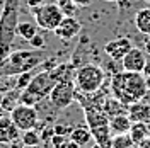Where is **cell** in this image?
<instances>
[{"instance_id":"1","label":"cell","mask_w":150,"mask_h":148,"mask_svg":"<svg viewBox=\"0 0 150 148\" xmlns=\"http://www.w3.org/2000/svg\"><path fill=\"white\" fill-rule=\"evenodd\" d=\"M111 92L114 99H118L126 106L138 102L145 99V95L149 92L147 77L138 72H126V70L114 73L111 80Z\"/></svg>"},{"instance_id":"2","label":"cell","mask_w":150,"mask_h":148,"mask_svg":"<svg viewBox=\"0 0 150 148\" xmlns=\"http://www.w3.org/2000/svg\"><path fill=\"white\" fill-rule=\"evenodd\" d=\"M68 65H60L55 70L50 72H41V73L34 75L31 78V82L26 89L21 90V97H19V104H28V106H38L41 101H45L50 97V92L53 90L55 83L63 78L67 75H58L60 72L67 70Z\"/></svg>"},{"instance_id":"3","label":"cell","mask_w":150,"mask_h":148,"mask_svg":"<svg viewBox=\"0 0 150 148\" xmlns=\"http://www.w3.org/2000/svg\"><path fill=\"white\" fill-rule=\"evenodd\" d=\"M45 60V49H17L10 51L0 66V77H19L31 72L33 68L41 65Z\"/></svg>"},{"instance_id":"4","label":"cell","mask_w":150,"mask_h":148,"mask_svg":"<svg viewBox=\"0 0 150 148\" xmlns=\"http://www.w3.org/2000/svg\"><path fill=\"white\" fill-rule=\"evenodd\" d=\"M19 0H4V14L0 19V66L10 55V46L17 36Z\"/></svg>"},{"instance_id":"5","label":"cell","mask_w":150,"mask_h":148,"mask_svg":"<svg viewBox=\"0 0 150 148\" xmlns=\"http://www.w3.org/2000/svg\"><path fill=\"white\" fill-rule=\"evenodd\" d=\"M106 78V72L96 63H87L75 70L74 73V83L77 92L80 94H94L101 90Z\"/></svg>"},{"instance_id":"6","label":"cell","mask_w":150,"mask_h":148,"mask_svg":"<svg viewBox=\"0 0 150 148\" xmlns=\"http://www.w3.org/2000/svg\"><path fill=\"white\" fill-rule=\"evenodd\" d=\"M33 16L36 20V26L43 31H55L65 17L62 7L55 2H48V4H41L39 7H34Z\"/></svg>"},{"instance_id":"7","label":"cell","mask_w":150,"mask_h":148,"mask_svg":"<svg viewBox=\"0 0 150 148\" xmlns=\"http://www.w3.org/2000/svg\"><path fill=\"white\" fill-rule=\"evenodd\" d=\"M48 99L60 111H63L68 106H72L75 99H77V89H75V83H74V77L70 78V75H67L63 78H60L55 83L53 90L50 92Z\"/></svg>"},{"instance_id":"8","label":"cell","mask_w":150,"mask_h":148,"mask_svg":"<svg viewBox=\"0 0 150 148\" xmlns=\"http://www.w3.org/2000/svg\"><path fill=\"white\" fill-rule=\"evenodd\" d=\"M10 119L21 131L36 130L39 124V112L36 106H28V104H17L10 111Z\"/></svg>"},{"instance_id":"9","label":"cell","mask_w":150,"mask_h":148,"mask_svg":"<svg viewBox=\"0 0 150 148\" xmlns=\"http://www.w3.org/2000/svg\"><path fill=\"white\" fill-rule=\"evenodd\" d=\"M147 58H149V55H147L142 48L133 46L130 51L125 55V58L121 60L123 70L143 73V72H145V66H147Z\"/></svg>"},{"instance_id":"10","label":"cell","mask_w":150,"mask_h":148,"mask_svg":"<svg viewBox=\"0 0 150 148\" xmlns=\"http://www.w3.org/2000/svg\"><path fill=\"white\" fill-rule=\"evenodd\" d=\"M133 48V41L128 36H120L104 44V53L111 58L112 61H121L125 55Z\"/></svg>"},{"instance_id":"11","label":"cell","mask_w":150,"mask_h":148,"mask_svg":"<svg viewBox=\"0 0 150 148\" xmlns=\"http://www.w3.org/2000/svg\"><path fill=\"white\" fill-rule=\"evenodd\" d=\"M80 31H82L80 20L75 19L74 16H65L63 20L60 22V26H58L53 32H55L60 39H63V41H72V39H75V37L80 34Z\"/></svg>"},{"instance_id":"12","label":"cell","mask_w":150,"mask_h":148,"mask_svg":"<svg viewBox=\"0 0 150 148\" xmlns=\"http://www.w3.org/2000/svg\"><path fill=\"white\" fill-rule=\"evenodd\" d=\"M21 135V130L14 124L10 116H0V143H12Z\"/></svg>"},{"instance_id":"13","label":"cell","mask_w":150,"mask_h":148,"mask_svg":"<svg viewBox=\"0 0 150 148\" xmlns=\"http://www.w3.org/2000/svg\"><path fill=\"white\" fill-rule=\"evenodd\" d=\"M128 116L133 123H150V104L142 99L138 102H133L128 106Z\"/></svg>"},{"instance_id":"14","label":"cell","mask_w":150,"mask_h":148,"mask_svg":"<svg viewBox=\"0 0 150 148\" xmlns=\"http://www.w3.org/2000/svg\"><path fill=\"white\" fill-rule=\"evenodd\" d=\"M131 124H133V121L130 119L128 114H120V116H114L109 119V130H111L112 136L114 135H125V133H130Z\"/></svg>"},{"instance_id":"15","label":"cell","mask_w":150,"mask_h":148,"mask_svg":"<svg viewBox=\"0 0 150 148\" xmlns=\"http://www.w3.org/2000/svg\"><path fill=\"white\" fill-rule=\"evenodd\" d=\"M130 136L135 141V145L143 143L147 138H150V123H133L130 130Z\"/></svg>"},{"instance_id":"16","label":"cell","mask_w":150,"mask_h":148,"mask_svg":"<svg viewBox=\"0 0 150 148\" xmlns=\"http://www.w3.org/2000/svg\"><path fill=\"white\" fill-rule=\"evenodd\" d=\"M94 141L99 147H111V140H112V133L109 130V124L104 126H97V128H91Z\"/></svg>"},{"instance_id":"17","label":"cell","mask_w":150,"mask_h":148,"mask_svg":"<svg viewBox=\"0 0 150 148\" xmlns=\"http://www.w3.org/2000/svg\"><path fill=\"white\" fill-rule=\"evenodd\" d=\"M135 27L138 29L142 34L150 36V7L140 9L135 14Z\"/></svg>"},{"instance_id":"18","label":"cell","mask_w":150,"mask_h":148,"mask_svg":"<svg viewBox=\"0 0 150 148\" xmlns=\"http://www.w3.org/2000/svg\"><path fill=\"white\" fill-rule=\"evenodd\" d=\"M70 140H74L75 143H79L80 147L89 145V143H92V141H94L91 130H89V128H84V126L72 128V131H70Z\"/></svg>"},{"instance_id":"19","label":"cell","mask_w":150,"mask_h":148,"mask_svg":"<svg viewBox=\"0 0 150 148\" xmlns=\"http://www.w3.org/2000/svg\"><path fill=\"white\" fill-rule=\"evenodd\" d=\"M38 34V26L34 22H29V20H19L17 24V36L22 39V41H31L33 37Z\"/></svg>"},{"instance_id":"20","label":"cell","mask_w":150,"mask_h":148,"mask_svg":"<svg viewBox=\"0 0 150 148\" xmlns=\"http://www.w3.org/2000/svg\"><path fill=\"white\" fill-rule=\"evenodd\" d=\"M104 112L109 116V119L114 118V116H120V114H128V106L120 102L118 99H109L106 101V106H104Z\"/></svg>"},{"instance_id":"21","label":"cell","mask_w":150,"mask_h":148,"mask_svg":"<svg viewBox=\"0 0 150 148\" xmlns=\"http://www.w3.org/2000/svg\"><path fill=\"white\" fill-rule=\"evenodd\" d=\"M133 147H135V141L131 140L130 133H125V135H114L109 148H133Z\"/></svg>"},{"instance_id":"22","label":"cell","mask_w":150,"mask_h":148,"mask_svg":"<svg viewBox=\"0 0 150 148\" xmlns=\"http://www.w3.org/2000/svg\"><path fill=\"white\" fill-rule=\"evenodd\" d=\"M39 141H41V136L36 130L22 131V145L24 147H34V145H39Z\"/></svg>"},{"instance_id":"23","label":"cell","mask_w":150,"mask_h":148,"mask_svg":"<svg viewBox=\"0 0 150 148\" xmlns=\"http://www.w3.org/2000/svg\"><path fill=\"white\" fill-rule=\"evenodd\" d=\"M56 4L62 7V10H63L65 16H74V10H75V7H77L74 0H58Z\"/></svg>"},{"instance_id":"24","label":"cell","mask_w":150,"mask_h":148,"mask_svg":"<svg viewBox=\"0 0 150 148\" xmlns=\"http://www.w3.org/2000/svg\"><path fill=\"white\" fill-rule=\"evenodd\" d=\"M34 75H31V72H26V73L19 75V80L17 83H16V89H19V90H22V89H26L29 85V82H31V78H33Z\"/></svg>"},{"instance_id":"25","label":"cell","mask_w":150,"mask_h":148,"mask_svg":"<svg viewBox=\"0 0 150 148\" xmlns=\"http://www.w3.org/2000/svg\"><path fill=\"white\" fill-rule=\"evenodd\" d=\"M29 44H31V48H33V49H45V46H46V41H45V37L41 36V34H36V36L29 41Z\"/></svg>"},{"instance_id":"26","label":"cell","mask_w":150,"mask_h":148,"mask_svg":"<svg viewBox=\"0 0 150 148\" xmlns=\"http://www.w3.org/2000/svg\"><path fill=\"white\" fill-rule=\"evenodd\" d=\"M67 136H63V135H51V138H50V141H51V145H53V148H62L63 147V143L67 141Z\"/></svg>"},{"instance_id":"27","label":"cell","mask_w":150,"mask_h":148,"mask_svg":"<svg viewBox=\"0 0 150 148\" xmlns=\"http://www.w3.org/2000/svg\"><path fill=\"white\" fill-rule=\"evenodd\" d=\"M70 128H67V126H62V124H56L55 128H53V133L55 135H63V136H67L68 135V138H70Z\"/></svg>"},{"instance_id":"28","label":"cell","mask_w":150,"mask_h":148,"mask_svg":"<svg viewBox=\"0 0 150 148\" xmlns=\"http://www.w3.org/2000/svg\"><path fill=\"white\" fill-rule=\"evenodd\" d=\"M62 148H80V145H79V143H75L74 140L68 138L65 143H63V147H62Z\"/></svg>"},{"instance_id":"29","label":"cell","mask_w":150,"mask_h":148,"mask_svg":"<svg viewBox=\"0 0 150 148\" xmlns=\"http://www.w3.org/2000/svg\"><path fill=\"white\" fill-rule=\"evenodd\" d=\"M41 4H45L43 0H28V5L31 7V9H34V7H39Z\"/></svg>"},{"instance_id":"30","label":"cell","mask_w":150,"mask_h":148,"mask_svg":"<svg viewBox=\"0 0 150 148\" xmlns=\"http://www.w3.org/2000/svg\"><path fill=\"white\" fill-rule=\"evenodd\" d=\"M74 2H75L77 7H85V5H89L92 0H74Z\"/></svg>"},{"instance_id":"31","label":"cell","mask_w":150,"mask_h":148,"mask_svg":"<svg viewBox=\"0 0 150 148\" xmlns=\"http://www.w3.org/2000/svg\"><path fill=\"white\" fill-rule=\"evenodd\" d=\"M145 53L150 55V36H147V41H145Z\"/></svg>"},{"instance_id":"32","label":"cell","mask_w":150,"mask_h":148,"mask_svg":"<svg viewBox=\"0 0 150 148\" xmlns=\"http://www.w3.org/2000/svg\"><path fill=\"white\" fill-rule=\"evenodd\" d=\"M2 14H4V4L0 5V19H2Z\"/></svg>"},{"instance_id":"33","label":"cell","mask_w":150,"mask_h":148,"mask_svg":"<svg viewBox=\"0 0 150 148\" xmlns=\"http://www.w3.org/2000/svg\"><path fill=\"white\" fill-rule=\"evenodd\" d=\"M24 148H41L39 145H34V147H24Z\"/></svg>"},{"instance_id":"34","label":"cell","mask_w":150,"mask_h":148,"mask_svg":"<svg viewBox=\"0 0 150 148\" xmlns=\"http://www.w3.org/2000/svg\"><path fill=\"white\" fill-rule=\"evenodd\" d=\"M96 148H104V147H99V145H97V147H96Z\"/></svg>"},{"instance_id":"35","label":"cell","mask_w":150,"mask_h":148,"mask_svg":"<svg viewBox=\"0 0 150 148\" xmlns=\"http://www.w3.org/2000/svg\"><path fill=\"white\" fill-rule=\"evenodd\" d=\"M108 2H116V0H108Z\"/></svg>"},{"instance_id":"36","label":"cell","mask_w":150,"mask_h":148,"mask_svg":"<svg viewBox=\"0 0 150 148\" xmlns=\"http://www.w3.org/2000/svg\"><path fill=\"white\" fill-rule=\"evenodd\" d=\"M147 2H150V0H147Z\"/></svg>"}]
</instances>
